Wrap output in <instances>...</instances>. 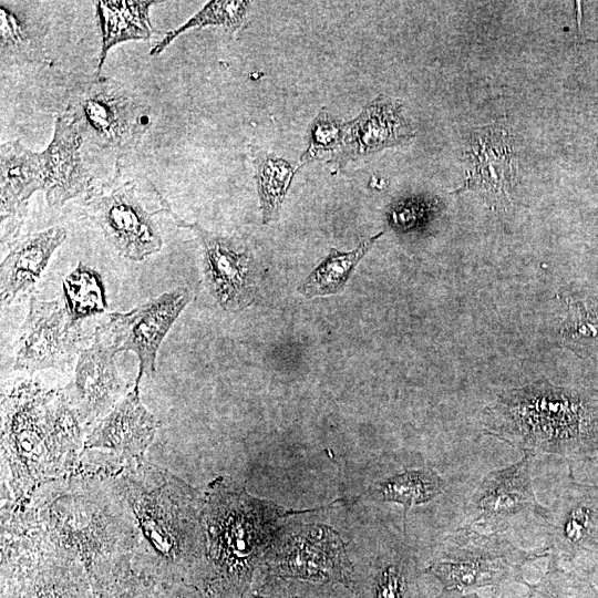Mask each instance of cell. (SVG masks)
Wrapping results in <instances>:
<instances>
[{
  "instance_id": "obj_1",
  "label": "cell",
  "mask_w": 598,
  "mask_h": 598,
  "mask_svg": "<svg viewBox=\"0 0 598 598\" xmlns=\"http://www.w3.org/2000/svg\"><path fill=\"white\" fill-rule=\"evenodd\" d=\"M23 503L47 542L85 568L96 594L132 566L136 527L112 475L74 471L42 483Z\"/></svg>"
},
{
  "instance_id": "obj_2",
  "label": "cell",
  "mask_w": 598,
  "mask_h": 598,
  "mask_svg": "<svg viewBox=\"0 0 598 598\" xmlns=\"http://www.w3.org/2000/svg\"><path fill=\"white\" fill-rule=\"evenodd\" d=\"M112 476L136 527L132 567L154 584L185 581L200 588L203 493L148 463L134 462Z\"/></svg>"
},
{
  "instance_id": "obj_3",
  "label": "cell",
  "mask_w": 598,
  "mask_h": 598,
  "mask_svg": "<svg viewBox=\"0 0 598 598\" xmlns=\"http://www.w3.org/2000/svg\"><path fill=\"white\" fill-rule=\"evenodd\" d=\"M84 425L65 388L27 379L2 392V473L12 504L25 502L42 483L75 471Z\"/></svg>"
},
{
  "instance_id": "obj_4",
  "label": "cell",
  "mask_w": 598,
  "mask_h": 598,
  "mask_svg": "<svg viewBox=\"0 0 598 598\" xmlns=\"http://www.w3.org/2000/svg\"><path fill=\"white\" fill-rule=\"evenodd\" d=\"M287 513L219 477L203 493L206 540L200 588L212 598H254L266 584V558Z\"/></svg>"
},
{
  "instance_id": "obj_5",
  "label": "cell",
  "mask_w": 598,
  "mask_h": 598,
  "mask_svg": "<svg viewBox=\"0 0 598 598\" xmlns=\"http://www.w3.org/2000/svg\"><path fill=\"white\" fill-rule=\"evenodd\" d=\"M485 432L524 451L579 457L598 453V398L536 381L505 390L484 410Z\"/></svg>"
},
{
  "instance_id": "obj_6",
  "label": "cell",
  "mask_w": 598,
  "mask_h": 598,
  "mask_svg": "<svg viewBox=\"0 0 598 598\" xmlns=\"http://www.w3.org/2000/svg\"><path fill=\"white\" fill-rule=\"evenodd\" d=\"M1 598H97L85 568L54 549L25 504L2 508Z\"/></svg>"
},
{
  "instance_id": "obj_7",
  "label": "cell",
  "mask_w": 598,
  "mask_h": 598,
  "mask_svg": "<svg viewBox=\"0 0 598 598\" xmlns=\"http://www.w3.org/2000/svg\"><path fill=\"white\" fill-rule=\"evenodd\" d=\"M547 550H525L501 534H483L462 527L447 536L432 561L425 567L443 590L476 592L484 588L528 586L523 568Z\"/></svg>"
},
{
  "instance_id": "obj_8",
  "label": "cell",
  "mask_w": 598,
  "mask_h": 598,
  "mask_svg": "<svg viewBox=\"0 0 598 598\" xmlns=\"http://www.w3.org/2000/svg\"><path fill=\"white\" fill-rule=\"evenodd\" d=\"M346 586L353 598H437L439 581L421 568L400 533L382 527L365 549H348Z\"/></svg>"
},
{
  "instance_id": "obj_9",
  "label": "cell",
  "mask_w": 598,
  "mask_h": 598,
  "mask_svg": "<svg viewBox=\"0 0 598 598\" xmlns=\"http://www.w3.org/2000/svg\"><path fill=\"white\" fill-rule=\"evenodd\" d=\"M348 548L340 534L322 524L278 529L266 558V584L275 578L347 584Z\"/></svg>"
},
{
  "instance_id": "obj_10",
  "label": "cell",
  "mask_w": 598,
  "mask_h": 598,
  "mask_svg": "<svg viewBox=\"0 0 598 598\" xmlns=\"http://www.w3.org/2000/svg\"><path fill=\"white\" fill-rule=\"evenodd\" d=\"M528 454L516 463L488 473L466 505L465 527L483 534H502L519 522L543 520L547 507L535 497Z\"/></svg>"
},
{
  "instance_id": "obj_11",
  "label": "cell",
  "mask_w": 598,
  "mask_h": 598,
  "mask_svg": "<svg viewBox=\"0 0 598 598\" xmlns=\"http://www.w3.org/2000/svg\"><path fill=\"white\" fill-rule=\"evenodd\" d=\"M190 300L192 293L178 288L130 311L112 312L109 321L100 326L116 353L132 351L136 354L138 372L134 384L140 385L144 375L155 374L159 346Z\"/></svg>"
},
{
  "instance_id": "obj_12",
  "label": "cell",
  "mask_w": 598,
  "mask_h": 598,
  "mask_svg": "<svg viewBox=\"0 0 598 598\" xmlns=\"http://www.w3.org/2000/svg\"><path fill=\"white\" fill-rule=\"evenodd\" d=\"M79 323L70 317L62 298L45 301L32 296L20 328L13 369L33 374L68 367L79 354Z\"/></svg>"
},
{
  "instance_id": "obj_13",
  "label": "cell",
  "mask_w": 598,
  "mask_h": 598,
  "mask_svg": "<svg viewBox=\"0 0 598 598\" xmlns=\"http://www.w3.org/2000/svg\"><path fill=\"white\" fill-rule=\"evenodd\" d=\"M85 208L121 256L141 261L161 250L163 241L153 214L142 205L134 184L91 193Z\"/></svg>"
},
{
  "instance_id": "obj_14",
  "label": "cell",
  "mask_w": 598,
  "mask_h": 598,
  "mask_svg": "<svg viewBox=\"0 0 598 598\" xmlns=\"http://www.w3.org/2000/svg\"><path fill=\"white\" fill-rule=\"evenodd\" d=\"M544 547L549 561L563 569L581 555L598 550V495L570 486L548 507L543 518Z\"/></svg>"
},
{
  "instance_id": "obj_15",
  "label": "cell",
  "mask_w": 598,
  "mask_h": 598,
  "mask_svg": "<svg viewBox=\"0 0 598 598\" xmlns=\"http://www.w3.org/2000/svg\"><path fill=\"white\" fill-rule=\"evenodd\" d=\"M163 209L179 227L193 230L204 249V269L210 291L224 310L237 311L251 303L254 297L252 264L249 251L236 239L217 236L196 223L176 216L162 198Z\"/></svg>"
},
{
  "instance_id": "obj_16",
  "label": "cell",
  "mask_w": 598,
  "mask_h": 598,
  "mask_svg": "<svg viewBox=\"0 0 598 598\" xmlns=\"http://www.w3.org/2000/svg\"><path fill=\"white\" fill-rule=\"evenodd\" d=\"M116 354L100 327L92 343L78 354L65 390L85 425L99 422L122 399L125 384L115 364Z\"/></svg>"
},
{
  "instance_id": "obj_17",
  "label": "cell",
  "mask_w": 598,
  "mask_h": 598,
  "mask_svg": "<svg viewBox=\"0 0 598 598\" xmlns=\"http://www.w3.org/2000/svg\"><path fill=\"white\" fill-rule=\"evenodd\" d=\"M73 120L102 146L125 150L143 133L138 105L117 83L100 81L78 102Z\"/></svg>"
},
{
  "instance_id": "obj_18",
  "label": "cell",
  "mask_w": 598,
  "mask_h": 598,
  "mask_svg": "<svg viewBox=\"0 0 598 598\" xmlns=\"http://www.w3.org/2000/svg\"><path fill=\"white\" fill-rule=\"evenodd\" d=\"M467 175L454 194L473 190L495 207L511 202L515 155L508 133L497 126L475 130L466 151Z\"/></svg>"
},
{
  "instance_id": "obj_19",
  "label": "cell",
  "mask_w": 598,
  "mask_h": 598,
  "mask_svg": "<svg viewBox=\"0 0 598 598\" xmlns=\"http://www.w3.org/2000/svg\"><path fill=\"white\" fill-rule=\"evenodd\" d=\"M159 422L142 403L134 384L121 401L85 436L83 450L109 451L121 460L135 461L153 442Z\"/></svg>"
},
{
  "instance_id": "obj_20",
  "label": "cell",
  "mask_w": 598,
  "mask_h": 598,
  "mask_svg": "<svg viewBox=\"0 0 598 598\" xmlns=\"http://www.w3.org/2000/svg\"><path fill=\"white\" fill-rule=\"evenodd\" d=\"M82 134L72 116H59L49 146L40 153L44 193L51 207H61L89 184L81 157Z\"/></svg>"
},
{
  "instance_id": "obj_21",
  "label": "cell",
  "mask_w": 598,
  "mask_h": 598,
  "mask_svg": "<svg viewBox=\"0 0 598 598\" xmlns=\"http://www.w3.org/2000/svg\"><path fill=\"white\" fill-rule=\"evenodd\" d=\"M66 238L63 227L24 235L16 239L0 265L1 303H11L30 290L48 266L53 252Z\"/></svg>"
},
{
  "instance_id": "obj_22",
  "label": "cell",
  "mask_w": 598,
  "mask_h": 598,
  "mask_svg": "<svg viewBox=\"0 0 598 598\" xmlns=\"http://www.w3.org/2000/svg\"><path fill=\"white\" fill-rule=\"evenodd\" d=\"M413 133L401 114L400 105L378 97L369 103L353 121L346 124L344 161L395 146L411 138Z\"/></svg>"
},
{
  "instance_id": "obj_23",
  "label": "cell",
  "mask_w": 598,
  "mask_h": 598,
  "mask_svg": "<svg viewBox=\"0 0 598 598\" xmlns=\"http://www.w3.org/2000/svg\"><path fill=\"white\" fill-rule=\"evenodd\" d=\"M1 224L22 218L30 197L44 190L40 153L30 151L19 141L1 144Z\"/></svg>"
},
{
  "instance_id": "obj_24",
  "label": "cell",
  "mask_w": 598,
  "mask_h": 598,
  "mask_svg": "<svg viewBox=\"0 0 598 598\" xmlns=\"http://www.w3.org/2000/svg\"><path fill=\"white\" fill-rule=\"evenodd\" d=\"M154 1H95L102 47L97 75L102 71L109 50L121 42L146 40L151 37L150 8Z\"/></svg>"
},
{
  "instance_id": "obj_25",
  "label": "cell",
  "mask_w": 598,
  "mask_h": 598,
  "mask_svg": "<svg viewBox=\"0 0 598 598\" xmlns=\"http://www.w3.org/2000/svg\"><path fill=\"white\" fill-rule=\"evenodd\" d=\"M382 234L381 231L368 238L352 251L341 252L331 248L327 258L298 287V291L306 298L331 296L340 292L354 267Z\"/></svg>"
},
{
  "instance_id": "obj_26",
  "label": "cell",
  "mask_w": 598,
  "mask_h": 598,
  "mask_svg": "<svg viewBox=\"0 0 598 598\" xmlns=\"http://www.w3.org/2000/svg\"><path fill=\"white\" fill-rule=\"evenodd\" d=\"M444 489V482L431 468L406 470L380 482L373 497L382 502L401 504L404 516L413 505L432 501Z\"/></svg>"
},
{
  "instance_id": "obj_27",
  "label": "cell",
  "mask_w": 598,
  "mask_h": 598,
  "mask_svg": "<svg viewBox=\"0 0 598 598\" xmlns=\"http://www.w3.org/2000/svg\"><path fill=\"white\" fill-rule=\"evenodd\" d=\"M62 300L70 317L78 323L104 312L107 301L100 272L80 261L62 281Z\"/></svg>"
},
{
  "instance_id": "obj_28",
  "label": "cell",
  "mask_w": 598,
  "mask_h": 598,
  "mask_svg": "<svg viewBox=\"0 0 598 598\" xmlns=\"http://www.w3.org/2000/svg\"><path fill=\"white\" fill-rule=\"evenodd\" d=\"M254 165L262 223L267 224L279 217L281 204L298 167L291 166L282 158L267 154L258 156Z\"/></svg>"
},
{
  "instance_id": "obj_29",
  "label": "cell",
  "mask_w": 598,
  "mask_h": 598,
  "mask_svg": "<svg viewBox=\"0 0 598 598\" xmlns=\"http://www.w3.org/2000/svg\"><path fill=\"white\" fill-rule=\"evenodd\" d=\"M248 7V1H209L184 24L175 30L168 31L163 39L153 47L150 54L153 56L159 54L175 38L190 29L204 28L207 25H221L229 31H235L243 25Z\"/></svg>"
},
{
  "instance_id": "obj_30",
  "label": "cell",
  "mask_w": 598,
  "mask_h": 598,
  "mask_svg": "<svg viewBox=\"0 0 598 598\" xmlns=\"http://www.w3.org/2000/svg\"><path fill=\"white\" fill-rule=\"evenodd\" d=\"M254 598H353V596L341 582L275 578L265 584Z\"/></svg>"
},
{
  "instance_id": "obj_31",
  "label": "cell",
  "mask_w": 598,
  "mask_h": 598,
  "mask_svg": "<svg viewBox=\"0 0 598 598\" xmlns=\"http://www.w3.org/2000/svg\"><path fill=\"white\" fill-rule=\"evenodd\" d=\"M344 134L346 124L331 118L324 111L320 112L311 126L309 147L302 154L301 162L322 158L326 154L342 147Z\"/></svg>"
},
{
  "instance_id": "obj_32",
  "label": "cell",
  "mask_w": 598,
  "mask_h": 598,
  "mask_svg": "<svg viewBox=\"0 0 598 598\" xmlns=\"http://www.w3.org/2000/svg\"><path fill=\"white\" fill-rule=\"evenodd\" d=\"M527 598H590L575 577L548 563L542 578L529 586Z\"/></svg>"
},
{
  "instance_id": "obj_33",
  "label": "cell",
  "mask_w": 598,
  "mask_h": 598,
  "mask_svg": "<svg viewBox=\"0 0 598 598\" xmlns=\"http://www.w3.org/2000/svg\"><path fill=\"white\" fill-rule=\"evenodd\" d=\"M155 585L131 566L104 584L97 598H152Z\"/></svg>"
},
{
  "instance_id": "obj_34",
  "label": "cell",
  "mask_w": 598,
  "mask_h": 598,
  "mask_svg": "<svg viewBox=\"0 0 598 598\" xmlns=\"http://www.w3.org/2000/svg\"><path fill=\"white\" fill-rule=\"evenodd\" d=\"M561 334L565 341L573 342L598 339V309L569 302Z\"/></svg>"
},
{
  "instance_id": "obj_35",
  "label": "cell",
  "mask_w": 598,
  "mask_h": 598,
  "mask_svg": "<svg viewBox=\"0 0 598 598\" xmlns=\"http://www.w3.org/2000/svg\"><path fill=\"white\" fill-rule=\"evenodd\" d=\"M1 49L13 48L25 41L23 22L1 2Z\"/></svg>"
},
{
  "instance_id": "obj_36",
  "label": "cell",
  "mask_w": 598,
  "mask_h": 598,
  "mask_svg": "<svg viewBox=\"0 0 598 598\" xmlns=\"http://www.w3.org/2000/svg\"><path fill=\"white\" fill-rule=\"evenodd\" d=\"M152 598H212L205 590L189 582L156 584Z\"/></svg>"
},
{
  "instance_id": "obj_37",
  "label": "cell",
  "mask_w": 598,
  "mask_h": 598,
  "mask_svg": "<svg viewBox=\"0 0 598 598\" xmlns=\"http://www.w3.org/2000/svg\"><path fill=\"white\" fill-rule=\"evenodd\" d=\"M425 213L423 203L408 200L399 204L391 214L392 223L400 228H410L416 225Z\"/></svg>"
},
{
  "instance_id": "obj_38",
  "label": "cell",
  "mask_w": 598,
  "mask_h": 598,
  "mask_svg": "<svg viewBox=\"0 0 598 598\" xmlns=\"http://www.w3.org/2000/svg\"><path fill=\"white\" fill-rule=\"evenodd\" d=\"M437 598H482L476 592H460L453 590H443Z\"/></svg>"
}]
</instances>
